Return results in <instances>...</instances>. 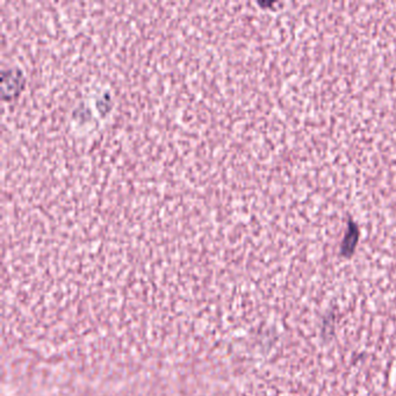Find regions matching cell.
I'll return each instance as SVG.
<instances>
[{"label": "cell", "instance_id": "obj_1", "mask_svg": "<svg viewBox=\"0 0 396 396\" xmlns=\"http://www.w3.org/2000/svg\"><path fill=\"white\" fill-rule=\"evenodd\" d=\"M358 228L354 222H350V232H347V237L344 239L343 246H342V252L344 255H350L354 250V246L357 244Z\"/></svg>", "mask_w": 396, "mask_h": 396}]
</instances>
